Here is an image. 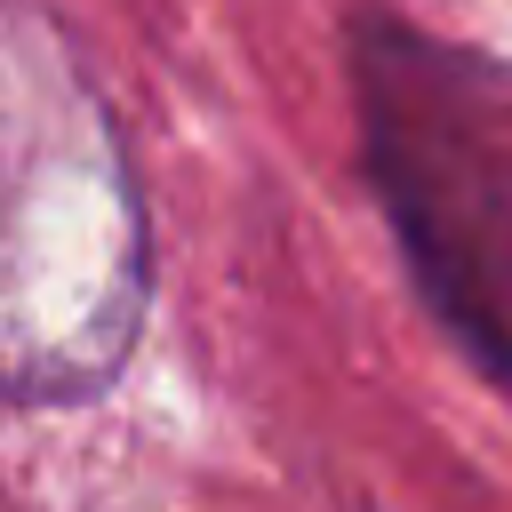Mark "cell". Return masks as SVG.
<instances>
[{"instance_id":"1","label":"cell","mask_w":512,"mask_h":512,"mask_svg":"<svg viewBox=\"0 0 512 512\" xmlns=\"http://www.w3.org/2000/svg\"><path fill=\"white\" fill-rule=\"evenodd\" d=\"M144 312V216L104 96L0 0V392H104Z\"/></svg>"},{"instance_id":"2","label":"cell","mask_w":512,"mask_h":512,"mask_svg":"<svg viewBox=\"0 0 512 512\" xmlns=\"http://www.w3.org/2000/svg\"><path fill=\"white\" fill-rule=\"evenodd\" d=\"M360 176L432 328L512 392V56L384 0L344 16Z\"/></svg>"}]
</instances>
